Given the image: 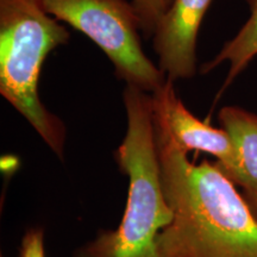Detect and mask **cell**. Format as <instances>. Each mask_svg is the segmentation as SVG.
Returning a JSON list of instances; mask_svg holds the SVG:
<instances>
[{"instance_id": "cell-1", "label": "cell", "mask_w": 257, "mask_h": 257, "mask_svg": "<svg viewBox=\"0 0 257 257\" xmlns=\"http://www.w3.org/2000/svg\"><path fill=\"white\" fill-rule=\"evenodd\" d=\"M163 191L173 219L160 257H257V216L220 166L191 162L154 115Z\"/></svg>"}, {"instance_id": "cell-2", "label": "cell", "mask_w": 257, "mask_h": 257, "mask_svg": "<svg viewBox=\"0 0 257 257\" xmlns=\"http://www.w3.org/2000/svg\"><path fill=\"white\" fill-rule=\"evenodd\" d=\"M123 99L126 134L115 152L128 179L123 217L117 229L99 232L76 257H160L159 237L173 219L161 178L153 94L126 85Z\"/></svg>"}, {"instance_id": "cell-3", "label": "cell", "mask_w": 257, "mask_h": 257, "mask_svg": "<svg viewBox=\"0 0 257 257\" xmlns=\"http://www.w3.org/2000/svg\"><path fill=\"white\" fill-rule=\"evenodd\" d=\"M69 38L43 0H0V93L61 160L66 126L42 102L38 81L48 55Z\"/></svg>"}, {"instance_id": "cell-4", "label": "cell", "mask_w": 257, "mask_h": 257, "mask_svg": "<svg viewBox=\"0 0 257 257\" xmlns=\"http://www.w3.org/2000/svg\"><path fill=\"white\" fill-rule=\"evenodd\" d=\"M48 14L72 25L104 51L115 76L153 93L167 81L143 51L141 25L133 3L125 0H43Z\"/></svg>"}, {"instance_id": "cell-5", "label": "cell", "mask_w": 257, "mask_h": 257, "mask_svg": "<svg viewBox=\"0 0 257 257\" xmlns=\"http://www.w3.org/2000/svg\"><path fill=\"white\" fill-rule=\"evenodd\" d=\"M153 102L154 115L165 123L182 150H195L216 157L220 168L234 182L238 161L232 141L224 128L211 126L195 117L180 99L174 81L169 79L153 93Z\"/></svg>"}, {"instance_id": "cell-6", "label": "cell", "mask_w": 257, "mask_h": 257, "mask_svg": "<svg viewBox=\"0 0 257 257\" xmlns=\"http://www.w3.org/2000/svg\"><path fill=\"white\" fill-rule=\"evenodd\" d=\"M212 0H173L153 36L160 69L167 79H191L197 73V41Z\"/></svg>"}, {"instance_id": "cell-7", "label": "cell", "mask_w": 257, "mask_h": 257, "mask_svg": "<svg viewBox=\"0 0 257 257\" xmlns=\"http://www.w3.org/2000/svg\"><path fill=\"white\" fill-rule=\"evenodd\" d=\"M237 154L238 172L234 184L246 193L251 207L257 205V114L238 106H225L218 114Z\"/></svg>"}, {"instance_id": "cell-8", "label": "cell", "mask_w": 257, "mask_h": 257, "mask_svg": "<svg viewBox=\"0 0 257 257\" xmlns=\"http://www.w3.org/2000/svg\"><path fill=\"white\" fill-rule=\"evenodd\" d=\"M245 2L250 10L248 21L230 41L224 44L213 59L201 66V74H207L224 62L229 63V72L223 88L229 87L257 56V0Z\"/></svg>"}, {"instance_id": "cell-9", "label": "cell", "mask_w": 257, "mask_h": 257, "mask_svg": "<svg viewBox=\"0 0 257 257\" xmlns=\"http://www.w3.org/2000/svg\"><path fill=\"white\" fill-rule=\"evenodd\" d=\"M173 0H133V5L140 19L141 31L148 38H153L157 24L169 9Z\"/></svg>"}, {"instance_id": "cell-10", "label": "cell", "mask_w": 257, "mask_h": 257, "mask_svg": "<svg viewBox=\"0 0 257 257\" xmlns=\"http://www.w3.org/2000/svg\"><path fill=\"white\" fill-rule=\"evenodd\" d=\"M19 257H46L44 232L42 229H30L22 239Z\"/></svg>"}, {"instance_id": "cell-11", "label": "cell", "mask_w": 257, "mask_h": 257, "mask_svg": "<svg viewBox=\"0 0 257 257\" xmlns=\"http://www.w3.org/2000/svg\"><path fill=\"white\" fill-rule=\"evenodd\" d=\"M252 210H253V212H255V214L257 216V205H256L255 207H252Z\"/></svg>"}]
</instances>
